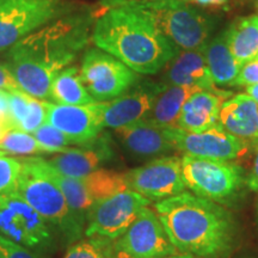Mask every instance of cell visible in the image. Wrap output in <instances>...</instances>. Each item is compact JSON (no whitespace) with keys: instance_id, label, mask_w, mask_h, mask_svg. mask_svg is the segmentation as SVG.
Wrapping results in <instances>:
<instances>
[{"instance_id":"d590c367","label":"cell","mask_w":258,"mask_h":258,"mask_svg":"<svg viewBox=\"0 0 258 258\" xmlns=\"http://www.w3.org/2000/svg\"><path fill=\"white\" fill-rule=\"evenodd\" d=\"M254 148H256V154H254L253 165L246 178V186L251 191H258V141L254 144Z\"/></svg>"},{"instance_id":"74e56055","label":"cell","mask_w":258,"mask_h":258,"mask_svg":"<svg viewBox=\"0 0 258 258\" xmlns=\"http://www.w3.org/2000/svg\"><path fill=\"white\" fill-rule=\"evenodd\" d=\"M183 2H184V0H183ZM186 2H192L203 6H221L226 4L228 0H186Z\"/></svg>"},{"instance_id":"52a82bcc","label":"cell","mask_w":258,"mask_h":258,"mask_svg":"<svg viewBox=\"0 0 258 258\" xmlns=\"http://www.w3.org/2000/svg\"><path fill=\"white\" fill-rule=\"evenodd\" d=\"M72 11L63 0H0V51Z\"/></svg>"},{"instance_id":"4fadbf2b","label":"cell","mask_w":258,"mask_h":258,"mask_svg":"<svg viewBox=\"0 0 258 258\" xmlns=\"http://www.w3.org/2000/svg\"><path fill=\"white\" fill-rule=\"evenodd\" d=\"M128 188L148 200H165L184 192L182 158L167 156L157 158L125 173Z\"/></svg>"},{"instance_id":"ba28073f","label":"cell","mask_w":258,"mask_h":258,"mask_svg":"<svg viewBox=\"0 0 258 258\" xmlns=\"http://www.w3.org/2000/svg\"><path fill=\"white\" fill-rule=\"evenodd\" d=\"M79 74L96 102L117 98L139 79L133 70L99 48H92L84 54Z\"/></svg>"},{"instance_id":"cb8c5ba5","label":"cell","mask_w":258,"mask_h":258,"mask_svg":"<svg viewBox=\"0 0 258 258\" xmlns=\"http://www.w3.org/2000/svg\"><path fill=\"white\" fill-rule=\"evenodd\" d=\"M205 56L215 85H232L241 67L228 47L225 31L205 44Z\"/></svg>"},{"instance_id":"8992f818","label":"cell","mask_w":258,"mask_h":258,"mask_svg":"<svg viewBox=\"0 0 258 258\" xmlns=\"http://www.w3.org/2000/svg\"><path fill=\"white\" fill-rule=\"evenodd\" d=\"M145 5L165 36L183 50L205 46L214 28L212 18L183 0H145Z\"/></svg>"},{"instance_id":"836d02e7","label":"cell","mask_w":258,"mask_h":258,"mask_svg":"<svg viewBox=\"0 0 258 258\" xmlns=\"http://www.w3.org/2000/svg\"><path fill=\"white\" fill-rule=\"evenodd\" d=\"M0 245L5 250L8 258H41L35 252H31V251L24 249L22 245L3 237L2 234H0Z\"/></svg>"},{"instance_id":"f35d334b","label":"cell","mask_w":258,"mask_h":258,"mask_svg":"<svg viewBox=\"0 0 258 258\" xmlns=\"http://www.w3.org/2000/svg\"><path fill=\"white\" fill-rule=\"evenodd\" d=\"M246 95H249L251 98H252L253 101L257 103V105H258V84L247 86V88H246Z\"/></svg>"},{"instance_id":"4dcf8cb0","label":"cell","mask_w":258,"mask_h":258,"mask_svg":"<svg viewBox=\"0 0 258 258\" xmlns=\"http://www.w3.org/2000/svg\"><path fill=\"white\" fill-rule=\"evenodd\" d=\"M21 167V159L10 157L0 158V192L15 190Z\"/></svg>"},{"instance_id":"ab89813d","label":"cell","mask_w":258,"mask_h":258,"mask_svg":"<svg viewBox=\"0 0 258 258\" xmlns=\"http://www.w3.org/2000/svg\"><path fill=\"white\" fill-rule=\"evenodd\" d=\"M166 258H202V257H199L196 256V254H192V253H176V254H172V256H169Z\"/></svg>"},{"instance_id":"b9f144b4","label":"cell","mask_w":258,"mask_h":258,"mask_svg":"<svg viewBox=\"0 0 258 258\" xmlns=\"http://www.w3.org/2000/svg\"><path fill=\"white\" fill-rule=\"evenodd\" d=\"M0 258H8V254H6L5 250L3 249L2 245H0Z\"/></svg>"},{"instance_id":"1f68e13d","label":"cell","mask_w":258,"mask_h":258,"mask_svg":"<svg viewBox=\"0 0 258 258\" xmlns=\"http://www.w3.org/2000/svg\"><path fill=\"white\" fill-rule=\"evenodd\" d=\"M46 105L37 98H30V110L19 129L25 133H35L46 122Z\"/></svg>"},{"instance_id":"9a60e30c","label":"cell","mask_w":258,"mask_h":258,"mask_svg":"<svg viewBox=\"0 0 258 258\" xmlns=\"http://www.w3.org/2000/svg\"><path fill=\"white\" fill-rule=\"evenodd\" d=\"M166 88L164 83L144 80L111 102H105L104 127L116 129L145 120Z\"/></svg>"},{"instance_id":"5b68a950","label":"cell","mask_w":258,"mask_h":258,"mask_svg":"<svg viewBox=\"0 0 258 258\" xmlns=\"http://www.w3.org/2000/svg\"><path fill=\"white\" fill-rule=\"evenodd\" d=\"M186 188L194 195L217 203H230L246 185V177L239 165L230 161L182 157Z\"/></svg>"},{"instance_id":"5bb4252c","label":"cell","mask_w":258,"mask_h":258,"mask_svg":"<svg viewBox=\"0 0 258 258\" xmlns=\"http://www.w3.org/2000/svg\"><path fill=\"white\" fill-rule=\"evenodd\" d=\"M46 122L59 129L76 145H86L104 128L105 102L88 105H64L44 102Z\"/></svg>"},{"instance_id":"60d3db41","label":"cell","mask_w":258,"mask_h":258,"mask_svg":"<svg viewBox=\"0 0 258 258\" xmlns=\"http://www.w3.org/2000/svg\"><path fill=\"white\" fill-rule=\"evenodd\" d=\"M0 128H4V129H10V128L8 127V124H6L5 120H4V118H3V116H2V115H0Z\"/></svg>"},{"instance_id":"3957f363","label":"cell","mask_w":258,"mask_h":258,"mask_svg":"<svg viewBox=\"0 0 258 258\" xmlns=\"http://www.w3.org/2000/svg\"><path fill=\"white\" fill-rule=\"evenodd\" d=\"M154 211L178 252L202 258H224L231 252L237 226L219 203L184 191L160 200Z\"/></svg>"},{"instance_id":"277c9868","label":"cell","mask_w":258,"mask_h":258,"mask_svg":"<svg viewBox=\"0 0 258 258\" xmlns=\"http://www.w3.org/2000/svg\"><path fill=\"white\" fill-rule=\"evenodd\" d=\"M22 167L15 190L47 224L62 232L69 240L78 239L82 233L73 225L62 191L47 173L42 158H22Z\"/></svg>"},{"instance_id":"d4e9b609","label":"cell","mask_w":258,"mask_h":258,"mask_svg":"<svg viewBox=\"0 0 258 258\" xmlns=\"http://www.w3.org/2000/svg\"><path fill=\"white\" fill-rule=\"evenodd\" d=\"M49 98L56 104L64 105H88L96 102L84 85L79 70L74 66L56 74L51 82Z\"/></svg>"},{"instance_id":"7c38bea8","label":"cell","mask_w":258,"mask_h":258,"mask_svg":"<svg viewBox=\"0 0 258 258\" xmlns=\"http://www.w3.org/2000/svg\"><path fill=\"white\" fill-rule=\"evenodd\" d=\"M124 258H166L178 251L170 240L156 211L141 209L133 224L116 239Z\"/></svg>"},{"instance_id":"e0dca14e","label":"cell","mask_w":258,"mask_h":258,"mask_svg":"<svg viewBox=\"0 0 258 258\" xmlns=\"http://www.w3.org/2000/svg\"><path fill=\"white\" fill-rule=\"evenodd\" d=\"M163 83L166 86H195L206 91H219L206 61L205 46L179 51L167 63Z\"/></svg>"},{"instance_id":"7a4b0ae2","label":"cell","mask_w":258,"mask_h":258,"mask_svg":"<svg viewBox=\"0 0 258 258\" xmlns=\"http://www.w3.org/2000/svg\"><path fill=\"white\" fill-rule=\"evenodd\" d=\"M93 43L115 56L134 72H159L179 53L141 2H125L105 11L97 19Z\"/></svg>"},{"instance_id":"603a6c76","label":"cell","mask_w":258,"mask_h":258,"mask_svg":"<svg viewBox=\"0 0 258 258\" xmlns=\"http://www.w3.org/2000/svg\"><path fill=\"white\" fill-rule=\"evenodd\" d=\"M46 170L50 178L56 183L70 209V215L72 219L73 225L80 233L83 232V226L88 219V213L95 202L90 198L88 190L84 185L80 178H72V177L64 176L59 171L53 169L46 160Z\"/></svg>"},{"instance_id":"7bdbcfd3","label":"cell","mask_w":258,"mask_h":258,"mask_svg":"<svg viewBox=\"0 0 258 258\" xmlns=\"http://www.w3.org/2000/svg\"><path fill=\"white\" fill-rule=\"evenodd\" d=\"M241 2H245V3H256V4H258V0H241Z\"/></svg>"},{"instance_id":"7dc6e473","label":"cell","mask_w":258,"mask_h":258,"mask_svg":"<svg viewBox=\"0 0 258 258\" xmlns=\"http://www.w3.org/2000/svg\"><path fill=\"white\" fill-rule=\"evenodd\" d=\"M257 59H258V56H257Z\"/></svg>"},{"instance_id":"ffe728a7","label":"cell","mask_w":258,"mask_h":258,"mask_svg":"<svg viewBox=\"0 0 258 258\" xmlns=\"http://www.w3.org/2000/svg\"><path fill=\"white\" fill-rule=\"evenodd\" d=\"M228 91L217 92L201 91L195 92L185 102L176 127L188 132H203L219 123V114L222 103L231 97Z\"/></svg>"},{"instance_id":"f546056e","label":"cell","mask_w":258,"mask_h":258,"mask_svg":"<svg viewBox=\"0 0 258 258\" xmlns=\"http://www.w3.org/2000/svg\"><path fill=\"white\" fill-rule=\"evenodd\" d=\"M10 105V120L14 129H19L30 110V98L28 93L17 90V91H8Z\"/></svg>"},{"instance_id":"d6a6232c","label":"cell","mask_w":258,"mask_h":258,"mask_svg":"<svg viewBox=\"0 0 258 258\" xmlns=\"http://www.w3.org/2000/svg\"><path fill=\"white\" fill-rule=\"evenodd\" d=\"M258 84V59L251 60L241 66L237 78L231 86H251Z\"/></svg>"},{"instance_id":"ac0fdd59","label":"cell","mask_w":258,"mask_h":258,"mask_svg":"<svg viewBox=\"0 0 258 258\" xmlns=\"http://www.w3.org/2000/svg\"><path fill=\"white\" fill-rule=\"evenodd\" d=\"M115 135L124 150L134 157H157L175 151L167 129L145 120L116 128Z\"/></svg>"},{"instance_id":"ee69618b","label":"cell","mask_w":258,"mask_h":258,"mask_svg":"<svg viewBox=\"0 0 258 258\" xmlns=\"http://www.w3.org/2000/svg\"><path fill=\"white\" fill-rule=\"evenodd\" d=\"M8 131V129H4V128H0V139H2L3 134H4V132Z\"/></svg>"},{"instance_id":"6da1fadb","label":"cell","mask_w":258,"mask_h":258,"mask_svg":"<svg viewBox=\"0 0 258 258\" xmlns=\"http://www.w3.org/2000/svg\"><path fill=\"white\" fill-rule=\"evenodd\" d=\"M92 16L70 12L22 38L6 50L3 64L22 91L49 98L53 79L89 42Z\"/></svg>"},{"instance_id":"d6986e66","label":"cell","mask_w":258,"mask_h":258,"mask_svg":"<svg viewBox=\"0 0 258 258\" xmlns=\"http://www.w3.org/2000/svg\"><path fill=\"white\" fill-rule=\"evenodd\" d=\"M219 124L234 137L253 145L258 141V105L246 93H239L222 103Z\"/></svg>"},{"instance_id":"2e32d148","label":"cell","mask_w":258,"mask_h":258,"mask_svg":"<svg viewBox=\"0 0 258 258\" xmlns=\"http://www.w3.org/2000/svg\"><path fill=\"white\" fill-rule=\"evenodd\" d=\"M114 156L111 141L108 134H99L91 143L84 145L83 148H67L47 163L62 173L72 178H83Z\"/></svg>"},{"instance_id":"f1b7e54d","label":"cell","mask_w":258,"mask_h":258,"mask_svg":"<svg viewBox=\"0 0 258 258\" xmlns=\"http://www.w3.org/2000/svg\"><path fill=\"white\" fill-rule=\"evenodd\" d=\"M34 138L48 151V153H61L69 148L70 145H74L70 138L62 132L54 128L53 125L44 122L34 133Z\"/></svg>"},{"instance_id":"9c48e42d","label":"cell","mask_w":258,"mask_h":258,"mask_svg":"<svg viewBox=\"0 0 258 258\" xmlns=\"http://www.w3.org/2000/svg\"><path fill=\"white\" fill-rule=\"evenodd\" d=\"M0 234L35 250H48L53 244L46 221L16 190L0 192Z\"/></svg>"},{"instance_id":"484cf974","label":"cell","mask_w":258,"mask_h":258,"mask_svg":"<svg viewBox=\"0 0 258 258\" xmlns=\"http://www.w3.org/2000/svg\"><path fill=\"white\" fill-rule=\"evenodd\" d=\"M80 179L83 180L93 202L108 199L115 194L129 189L125 173L110 170L98 169Z\"/></svg>"},{"instance_id":"8fae6325","label":"cell","mask_w":258,"mask_h":258,"mask_svg":"<svg viewBox=\"0 0 258 258\" xmlns=\"http://www.w3.org/2000/svg\"><path fill=\"white\" fill-rule=\"evenodd\" d=\"M166 129L175 150L183 152L184 156L231 161L239 159L249 151L250 145L246 141L226 132L219 123L198 133L178 127Z\"/></svg>"},{"instance_id":"bcb514c9","label":"cell","mask_w":258,"mask_h":258,"mask_svg":"<svg viewBox=\"0 0 258 258\" xmlns=\"http://www.w3.org/2000/svg\"><path fill=\"white\" fill-rule=\"evenodd\" d=\"M257 215H258V205H257Z\"/></svg>"},{"instance_id":"8d00e7d4","label":"cell","mask_w":258,"mask_h":258,"mask_svg":"<svg viewBox=\"0 0 258 258\" xmlns=\"http://www.w3.org/2000/svg\"><path fill=\"white\" fill-rule=\"evenodd\" d=\"M0 115L3 116L6 124L10 129H14L10 120V105H9V93L5 90L0 89Z\"/></svg>"},{"instance_id":"f6af8a7d","label":"cell","mask_w":258,"mask_h":258,"mask_svg":"<svg viewBox=\"0 0 258 258\" xmlns=\"http://www.w3.org/2000/svg\"><path fill=\"white\" fill-rule=\"evenodd\" d=\"M6 154H8V153L4 152V151H2V150H0V158H3V157H6Z\"/></svg>"},{"instance_id":"e575fe53","label":"cell","mask_w":258,"mask_h":258,"mask_svg":"<svg viewBox=\"0 0 258 258\" xmlns=\"http://www.w3.org/2000/svg\"><path fill=\"white\" fill-rule=\"evenodd\" d=\"M0 89L5 91H17L19 89L18 84L15 82L9 71L5 69V66L0 62Z\"/></svg>"},{"instance_id":"44dd1931","label":"cell","mask_w":258,"mask_h":258,"mask_svg":"<svg viewBox=\"0 0 258 258\" xmlns=\"http://www.w3.org/2000/svg\"><path fill=\"white\" fill-rule=\"evenodd\" d=\"M228 47L241 67L258 56V14L237 18L225 30Z\"/></svg>"},{"instance_id":"83f0119b","label":"cell","mask_w":258,"mask_h":258,"mask_svg":"<svg viewBox=\"0 0 258 258\" xmlns=\"http://www.w3.org/2000/svg\"><path fill=\"white\" fill-rule=\"evenodd\" d=\"M0 150L9 154L29 156L48 154V151L34 137L21 129H8L0 139Z\"/></svg>"},{"instance_id":"4316f807","label":"cell","mask_w":258,"mask_h":258,"mask_svg":"<svg viewBox=\"0 0 258 258\" xmlns=\"http://www.w3.org/2000/svg\"><path fill=\"white\" fill-rule=\"evenodd\" d=\"M64 258H124L117 249L116 240L102 235H91L90 239L71 245Z\"/></svg>"},{"instance_id":"7402d4cb","label":"cell","mask_w":258,"mask_h":258,"mask_svg":"<svg viewBox=\"0 0 258 258\" xmlns=\"http://www.w3.org/2000/svg\"><path fill=\"white\" fill-rule=\"evenodd\" d=\"M201 90L195 86H167L158 96L145 121L160 128L176 127L185 102L194 93Z\"/></svg>"},{"instance_id":"30bf717a","label":"cell","mask_w":258,"mask_h":258,"mask_svg":"<svg viewBox=\"0 0 258 258\" xmlns=\"http://www.w3.org/2000/svg\"><path fill=\"white\" fill-rule=\"evenodd\" d=\"M150 203L151 200L131 189L97 201L88 213L85 234L118 239L133 224L141 209Z\"/></svg>"}]
</instances>
